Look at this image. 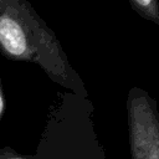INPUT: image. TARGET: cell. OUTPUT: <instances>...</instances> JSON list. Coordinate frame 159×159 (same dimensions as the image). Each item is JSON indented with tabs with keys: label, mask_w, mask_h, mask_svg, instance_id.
Here are the masks:
<instances>
[{
	"label": "cell",
	"mask_w": 159,
	"mask_h": 159,
	"mask_svg": "<svg viewBox=\"0 0 159 159\" xmlns=\"http://www.w3.org/2000/svg\"><path fill=\"white\" fill-rule=\"evenodd\" d=\"M0 53L12 61L36 63L56 83L86 96L53 31L25 0H0Z\"/></svg>",
	"instance_id": "cell-1"
},
{
	"label": "cell",
	"mask_w": 159,
	"mask_h": 159,
	"mask_svg": "<svg viewBox=\"0 0 159 159\" xmlns=\"http://www.w3.org/2000/svg\"><path fill=\"white\" fill-rule=\"evenodd\" d=\"M132 159H159V111L142 88H132L127 99Z\"/></svg>",
	"instance_id": "cell-2"
},
{
	"label": "cell",
	"mask_w": 159,
	"mask_h": 159,
	"mask_svg": "<svg viewBox=\"0 0 159 159\" xmlns=\"http://www.w3.org/2000/svg\"><path fill=\"white\" fill-rule=\"evenodd\" d=\"M132 7L143 17L159 25V2L155 0H130Z\"/></svg>",
	"instance_id": "cell-3"
},
{
	"label": "cell",
	"mask_w": 159,
	"mask_h": 159,
	"mask_svg": "<svg viewBox=\"0 0 159 159\" xmlns=\"http://www.w3.org/2000/svg\"><path fill=\"white\" fill-rule=\"evenodd\" d=\"M0 159H30V158L21 157L17 153L6 148V149H0Z\"/></svg>",
	"instance_id": "cell-4"
},
{
	"label": "cell",
	"mask_w": 159,
	"mask_h": 159,
	"mask_svg": "<svg viewBox=\"0 0 159 159\" xmlns=\"http://www.w3.org/2000/svg\"><path fill=\"white\" fill-rule=\"evenodd\" d=\"M4 111H5V98H4V91H2V84L0 80V120L2 118Z\"/></svg>",
	"instance_id": "cell-5"
}]
</instances>
